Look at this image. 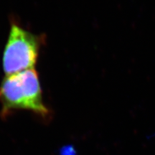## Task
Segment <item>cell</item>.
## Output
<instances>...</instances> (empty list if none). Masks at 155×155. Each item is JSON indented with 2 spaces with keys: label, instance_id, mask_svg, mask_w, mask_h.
Segmentation results:
<instances>
[{
  "label": "cell",
  "instance_id": "6da1fadb",
  "mask_svg": "<svg viewBox=\"0 0 155 155\" xmlns=\"http://www.w3.org/2000/svg\"><path fill=\"white\" fill-rule=\"evenodd\" d=\"M1 115L25 110L47 118L50 109L44 101L38 73L34 68L6 75L0 83Z\"/></svg>",
  "mask_w": 155,
  "mask_h": 155
},
{
  "label": "cell",
  "instance_id": "7a4b0ae2",
  "mask_svg": "<svg viewBox=\"0 0 155 155\" xmlns=\"http://www.w3.org/2000/svg\"><path fill=\"white\" fill-rule=\"evenodd\" d=\"M45 40V35L34 34L18 23L12 22L2 60L6 75L34 68Z\"/></svg>",
  "mask_w": 155,
  "mask_h": 155
}]
</instances>
